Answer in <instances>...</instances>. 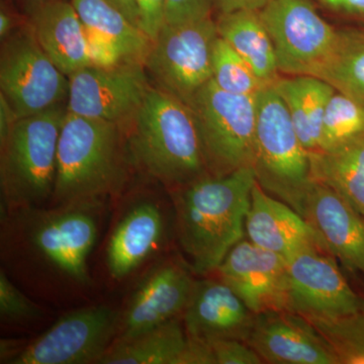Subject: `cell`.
<instances>
[{
    "label": "cell",
    "mask_w": 364,
    "mask_h": 364,
    "mask_svg": "<svg viewBox=\"0 0 364 364\" xmlns=\"http://www.w3.org/2000/svg\"><path fill=\"white\" fill-rule=\"evenodd\" d=\"M255 183L252 167H244L170 191L177 238L193 272H215L229 251L243 240Z\"/></svg>",
    "instance_id": "obj_1"
},
{
    "label": "cell",
    "mask_w": 364,
    "mask_h": 364,
    "mask_svg": "<svg viewBox=\"0 0 364 364\" xmlns=\"http://www.w3.org/2000/svg\"><path fill=\"white\" fill-rule=\"evenodd\" d=\"M132 165L169 191L207 176V160L188 105L151 86L135 114L119 124Z\"/></svg>",
    "instance_id": "obj_2"
},
{
    "label": "cell",
    "mask_w": 364,
    "mask_h": 364,
    "mask_svg": "<svg viewBox=\"0 0 364 364\" xmlns=\"http://www.w3.org/2000/svg\"><path fill=\"white\" fill-rule=\"evenodd\" d=\"M132 164L119 124L67 112L60 132L55 205L117 195Z\"/></svg>",
    "instance_id": "obj_3"
},
{
    "label": "cell",
    "mask_w": 364,
    "mask_h": 364,
    "mask_svg": "<svg viewBox=\"0 0 364 364\" xmlns=\"http://www.w3.org/2000/svg\"><path fill=\"white\" fill-rule=\"evenodd\" d=\"M67 114L61 105L21 117L0 143V186L11 212H25L52 200L60 132Z\"/></svg>",
    "instance_id": "obj_4"
},
{
    "label": "cell",
    "mask_w": 364,
    "mask_h": 364,
    "mask_svg": "<svg viewBox=\"0 0 364 364\" xmlns=\"http://www.w3.org/2000/svg\"><path fill=\"white\" fill-rule=\"evenodd\" d=\"M252 168L263 191L304 215L313 183L310 153L299 140L286 104L272 85L255 95Z\"/></svg>",
    "instance_id": "obj_5"
},
{
    "label": "cell",
    "mask_w": 364,
    "mask_h": 364,
    "mask_svg": "<svg viewBox=\"0 0 364 364\" xmlns=\"http://www.w3.org/2000/svg\"><path fill=\"white\" fill-rule=\"evenodd\" d=\"M196 119L210 176L252 167L255 152V95L221 90L212 79L188 104Z\"/></svg>",
    "instance_id": "obj_6"
},
{
    "label": "cell",
    "mask_w": 364,
    "mask_h": 364,
    "mask_svg": "<svg viewBox=\"0 0 364 364\" xmlns=\"http://www.w3.org/2000/svg\"><path fill=\"white\" fill-rule=\"evenodd\" d=\"M218 38L217 23L210 16L178 25L165 23L144 63L151 85L188 105L212 79Z\"/></svg>",
    "instance_id": "obj_7"
},
{
    "label": "cell",
    "mask_w": 364,
    "mask_h": 364,
    "mask_svg": "<svg viewBox=\"0 0 364 364\" xmlns=\"http://www.w3.org/2000/svg\"><path fill=\"white\" fill-rule=\"evenodd\" d=\"M0 90L18 119L67 102L69 77L46 54L28 23L1 40Z\"/></svg>",
    "instance_id": "obj_8"
},
{
    "label": "cell",
    "mask_w": 364,
    "mask_h": 364,
    "mask_svg": "<svg viewBox=\"0 0 364 364\" xmlns=\"http://www.w3.org/2000/svg\"><path fill=\"white\" fill-rule=\"evenodd\" d=\"M277 55L280 74L311 75L338 38L310 0H270L259 11Z\"/></svg>",
    "instance_id": "obj_9"
},
{
    "label": "cell",
    "mask_w": 364,
    "mask_h": 364,
    "mask_svg": "<svg viewBox=\"0 0 364 364\" xmlns=\"http://www.w3.org/2000/svg\"><path fill=\"white\" fill-rule=\"evenodd\" d=\"M119 317L109 306L78 309L60 318L7 363H100L117 337Z\"/></svg>",
    "instance_id": "obj_10"
},
{
    "label": "cell",
    "mask_w": 364,
    "mask_h": 364,
    "mask_svg": "<svg viewBox=\"0 0 364 364\" xmlns=\"http://www.w3.org/2000/svg\"><path fill=\"white\" fill-rule=\"evenodd\" d=\"M98 205L100 200L31 210L35 214L30 227L33 250L55 269L77 282L88 280V257L98 235Z\"/></svg>",
    "instance_id": "obj_11"
},
{
    "label": "cell",
    "mask_w": 364,
    "mask_h": 364,
    "mask_svg": "<svg viewBox=\"0 0 364 364\" xmlns=\"http://www.w3.org/2000/svg\"><path fill=\"white\" fill-rule=\"evenodd\" d=\"M334 256L320 245L287 258L289 311L305 318H338L358 312L364 301L349 286Z\"/></svg>",
    "instance_id": "obj_12"
},
{
    "label": "cell",
    "mask_w": 364,
    "mask_h": 364,
    "mask_svg": "<svg viewBox=\"0 0 364 364\" xmlns=\"http://www.w3.org/2000/svg\"><path fill=\"white\" fill-rule=\"evenodd\" d=\"M151 86L142 64L85 67L69 76L67 112L122 124L141 107Z\"/></svg>",
    "instance_id": "obj_13"
},
{
    "label": "cell",
    "mask_w": 364,
    "mask_h": 364,
    "mask_svg": "<svg viewBox=\"0 0 364 364\" xmlns=\"http://www.w3.org/2000/svg\"><path fill=\"white\" fill-rule=\"evenodd\" d=\"M215 272L255 315L289 311L287 259L279 254L243 239Z\"/></svg>",
    "instance_id": "obj_14"
},
{
    "label": "cell",
    "mask_w": 364,
    "mask_h": 364,
    "mask_svg": "<svg viewBox=\"0 0 364 364\" xmlns=\"http://www.w3.org/2000/svg\"><path fill=\"white\" fill-rule=\"evenodd\" d=\"M196 282L188 268L179 262L163 263L153 269L119 317L116 340L132 338L183 315Z\"/></svg>",
    "instance_id": "obj_15"
},
{
    "label": "cell",
    "mask_w": 364,
    "mask_h": 364,
    "mask_svg": "<svg viewBox=\"0 0 364 364\" xmlns=\"http://www.w3.org/2000/svg\"><path fill=\"white\" fill-rule=\"evenodd\" d=\"M263 363L339 364L331 345L310 321L291 311L256 315L247 342Z\"/></svg>",
    "instance_id": "obj_16"
},
{
    "label": "cell",
    "mask_w": 364,
    "mask_h": 364,
    "mask_svg": "<svg viewBox=\"0 0 364 364\" xmlns=\"http://www.w3.org/2000/svg\"><path fill=\"white\" fill-rule=\"evenodd\" d=\"M182 317L191 338L203 342L218 339L247 342L256 315L219 277L196 280Z\"/></svg>",
    "instance_id": "obj_17"
},
{
    "label": "cell",
    "mask_w": 364,
    "mask_h": 364,
    "mask_svg": "<svg viewBox=\"0 0 364 364\" xmlns=\"http://www.w3.org/2000/svg\"><path fill=\"white\" fill-rule=\"evenodd\" d=\"M303 217L335 258L349 269L364 274V218L350 203L314 181Z\"/></svg>",
    "instance_id": "obj_18"
},
{
    "label": "cell",
    "mask_w": 364,
    "mask_h": 364,
    "mask_svg": "<svg viewBox=\"0 0 364 364\" xmlns=\"http://www.w3.org/2000/svg\"><path fill=\"white\" fill-rule=\"evenodd\" d=\"M245 234L247 240L255 245L279 254L286 259L309 246L320 245L326 248L303 215L263 191L257 182L251 193Z\"/></svg>",
    "instance_id": "obj_19"
},
{
    "label": "cell",
    "mask_w": 364,
    "mask_h": 364,
    "mask_svg": "<svg viewBox=\"0 0 364 364\" xmlns=\"http://www.w3.org/2000/svg\"><path fill=\"white\" fill-rule=\"evenodd\" d=\"M28 23L46 54L68 77L91 65L85 26L71 1L43 4L30 14Z\"/></svg>",
    "instance_id": "obj_20"
},
{
    "label": "cell",
    "mask_w": 364,
    "mask_h": 364,
    "mask_svg": "<svg viewBox=\"0 0 364 364\" xmlns=\"http://www.w3.org/2000/svg\"><path fill=\"white\" fill-rule=\"evenodd\" d=\"M165 221L156 203H136L119 220L107 248V265L114 279L128 277L143 264L161 243Z\"/></svg>",
    "instance_id": "obj_21"
},
{
    "label": "cell",
    "mask_w": 364,
    "mask_h": 364,
    "mask_svg": "<svg viewBox=\"0 0 364 364\" xmlns=\"http://www.w3.org/2000/svg\"><path fill=\"white\" fill-rule=\"evenodd\" d=\"M273 86L286 104L304 147L309 153L320 150L323 117L336 90L310 75L280 76Z\"/></svg>",
    "instance_id": "obj_22"
},
{
    "label": "cell",
    "mask_w": 364,
    "mask_h": 364,
    "mask_svg": "<svg viewBox=\"0 0 364 364\" xmlns=\"http://www.w3.org/2000/svg\"><path fill=\"white\" fill-rule=\"evenodd\" d=\"M191 338L181 323L168 321L127 339H117L102 364H188Z\"/></svg>",
    "instance_id": "obj_23"
},
{
    "label": "cell",
    "mask_w": 364,
    "mask_h": 364,
    "mask_svg": "<svg viewBox=\"0 0 364 364\" xmlns=\"http://www.w3.org/2000/svg\"><path fill=\"white\" fill-rule=\"evenodd\" d=\"M217 23L218 35L238 53L267 85L280 77L277 55L259 11L221 14Z\"/></svg>",
    "instance_id": "obj_24"
},
{
    "label": "cell",
    "mask_w": 364,
    "mask_h": 364,
    "mask_svg": "<svg viewBox=\"0 0 364 364\" xmlns=\"http://www.w3.org/2000/svg\"><path fill=\"white\" fill-rule=\"evenodd\" d=\"M313 181L336 191L364 218V133L332 149L310 153Z\"/></svg>",
    "instance_id": "obj_25"
},
{
    "label": "cell",
    "mask_w": 364,
    "mask_h": 364,
    "mask_svg": "<svg viewBox=\"0 0 364 364\" xmlns=\"http://www.w3.org/2000/svg\"><path fill=\"white\" fill-rule=\"evenodd\" d=\"M86 28L109 40L127 63H145L153 42L109 0H71Z\"/></svg>",
    "instance_id": "obj_26"
},
{
    "label": "cell",
    "mask_w": 364,
    "mask_h": 364,
    "mask_svg": "<svg viewBox=\"0 0 364 364\" xmlns=\"http://www.w3.org/2000/svg\"><path fill=\"white\" fill-rule=\"evenodd\" d=\"M310 76L329 83L364 109V32L338 31L329 56Z\"/></svg>",
    "instance_id": "obj_27"
},
{
    "label": "cell",
    "mask_w": 364,
    "mask_h": 364,
    "mask_svg": "<svg viewBox=\"0 0 364 364\" xmlns=\"http://www.w3.org/2000/svg\"><path fill=\"white\" fill-rule=\"evenodd\" d=\"M331 345L339 364H364V306L338 318H306Z\"/></svg>",
    "instance_id": "obj_28"
},
{
    "label": "cell",
    "mask_w": 364,
    "mask_h": 364,
    "mask_svg": "<svg viewBox=\"0 0 364 364\" xmlns=\"http://www.w3.org/2000/svg\"><path fill=\"white\" fill-rule=\"evenodd\" d=\"M212 80L221 90L238 95H256L269 85L263 82L246 60L220 37L213 51Z\"/></svg>",
    "instance_id": "obj_29"
},
{
    "label": "cell",
    "mask_w": 364,
    "mask_h": 364,
    "mask_svg": "<svg viewBox=\"0 0 364 364\" xmlns=\"http://www.w3.org/2000/svg\"><path fill=\"white\" fill-rule=\"evenodd\" d=\"M363 133V107L343 93L335 91L323 117L320 150L332 149Z\"/></svg>",
    "instance_id": "obj_30"
},
{
    "label": "cell",
    "mask_w": 364,
    "mask_h": 364,
    "mask_svg": "<svg viewBox=\"0 0 364 364\" xmlns=\"http://www.w3.org/2000/svg\"><path fill=\"white\" fill-rule=\"evenodd\" d=\"M41 311L35 303L26 298L6 273L0 272V315L2 318L11 321L28 320L37 318Z\"/></svg>",
    "instance_id": "obj_31"
},
{
    "label": "cell",
    "mask_w": 364,
    "mask_h": 364,
    "mask_svg": "<svg viewBox=\"0 0 364 364\" xmlns=\"http://www.w3.org/2000/svg\"><path fill=\"white\" fill-rule=\"evenodd\" d=\"M215 364H260L262 359L246 342L236 339H218L208 342Z\"/></svg>",
    "instance_id": "obj_32"
},
{
    "label": "cell",
    "mask_w": 364,
    "mask_h": 364,
    "mask_svg": "<svg viewBox=\"0 0 364 364\" xmlns=\"http://www.w3.org/2000/svg\"><path fill=\"white\" fill-rule=\"evenodd\" d=\"M214 0H166V23L169 25L210 18Z\"/></svg>",
    "instance_id": "obj_33"
},
{
    "label": "cell",
    "mask_w": 364,
    "mask_h": 364,
    "mask_svg": "<svg viewBox=\"0 0 364 364\" xmlns=\"http://www.w3.org/2000/svg\"><path fill=\"white\" fill-rule=\"evenodd\" d=\"M140 28L154 41L166 23V0H136Z\"/></svg>",
    "instance_id": "obj_34"
},
{
    "label": "cell",
    "mask_w": 364,
    "mask_h": 364,
    "mask_svg": "<svg viewBox=\"0 0 364 364\" xmlns=\"http://www.w3.org/2000/svg\"><path fill=\"white\" fill-rule=\"evenodd\" d=\"M85 31L91 65L112 67L127 63L117 48L109 40L90 28H85Z\"/></svg>",
    "instance_id": "obj_35"
},
{
    "label": "cell",
    "mask_w": 364,
    "mask_h": 364,
    "mask_svg": "<svg viewBox=\"0 0 364 364\" xmlns=\"http://www.w3.org/2000/svg\"><path fill=\"white\" fill-rule=\"evenodd\" d=\"M317 1L336 13L364 18V0H317Z\"/></svg>",
    "instance_id": "obj_36"
},
{
    "label": "cell",
    "mask_w": 364,
    "mask_h": 364,
    "mask_svg": "<svg viewBox=\"0 0 364 364\" xmlns=\"http://www.w3.org/2000/svg\"><path fill=\"white\" fill-rule=\"evenodd\" d=\"M219 7L221 14L249 9V11H260L270 0H214Z\"/></svg>",
    "instance_id": "obj_37"
},
{
    "label": "cell",
    "mask_w": 364,
    "mask_h": 364,
    "mask_svg": "<svg viewBox=\"0 0 364 364\" xmlns=\"http://www.w3.org/2000/svg\"><path fill=\"white\" fill-rule=\"evenodd\" d=\"M18 119L9 102L0 95V143L4 142Z\"/></svg>",
    "instance_id": "obj_38"
},
{
    "label": "cell",
    "mask_w": 364,
    "mask_h": 364,
    "mask_svg": "<svg viewBox=\"0 0 364 364\" xmlns=\"http://www.w3.org/2000/svg\"><path fill=\"white\" fill-rule=\"evenodd\" d=\"M109 1L111 2L112 6H116L119 11H122L134 25L140 28L136 0H109Z\"/></svg>",
    "instance_id": "obj_39"
},
{
    "label": "cell",
    "mask_w": 364,
    "mask_h": 364,
    "mask_svg": "<svg viewBox=\"0 0 364 364\" xmlns=\"http://www.w3.org/2000/svg\"><path fill=\"white\" fill-rule=\"evenodd\" d=\"M14 26L13 18L6 13L4 9H1L0 13V38L1 40L6 39L7 36L14 32Z\"/></svg>",
    "instance_id": "obj_40"
},
{
    "label": "cell",
    "mask_w": 364,
    "mask_h": 364,
    "mask_svg": "<svg viewBox=\"0 0 364 364\" xmlns=\"http://www.w3.org/2000/svg\"><path fill=\"white\" fill-rule=\"evenodd\" d=\"M28 1L31 2V4H32L33 6V9L32 11L33 13V11H35V9H38V7L43 6V4H48V2L55 1V0H28Z\"/></svg>",
    "instance_id": "obj_41"
}]
</instances>
